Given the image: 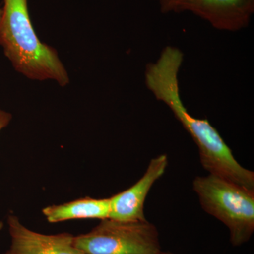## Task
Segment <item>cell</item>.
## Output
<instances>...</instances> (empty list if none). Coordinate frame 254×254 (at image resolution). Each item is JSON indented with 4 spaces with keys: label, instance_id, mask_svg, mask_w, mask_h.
<instances>
[{
    "label": "cell",
    "instance_id": "6da1fadb",
    "mask_svg": "<svg viewBox=\"0 0 254 254\" xmlns=\"http://www.w3.org/2000/svg\"><path fill=\"white\" fill-rule=\"evenodd\" d=\"M183 62L181 50L165 47L158 60L145 66V86L157 100L170 108L190 133L198 146L200 164L209 174L254 190V172L237 161L230 147L207 119L194 118L184 105L178 77Z\"/></svg>",
    "mask_w": 254,
    "mask_h": 254
},
{
    "label": "cell",
    "instance_id": "7a4b0ae2",
    "mask_svg": "<svg viewBox=\"0 0 254 254\" xmlns=\"http://www.w3.org/2000/svg\"><path fill=\"white\" fill-rule=\"evenodd\" d=\"M0 19V46L16 71L33 80L51 79L62 86L69 83L58 52L37 36L27 0H4Z\"/></svg>",
    "mask_w": 254,
    "mask_h": 254
},
{
    "label": "cell",
    "instance_id": "3957f363",
    "mask_svg": "<svg viewBox=\"0 0 254 254\" xmlns=\"http://www.w3.org/2000/svg\"><path fill=\"white\" fill-rule=\"evenodd\" d=\"M193 188L202 208L227 227L234 247L250 240L254 232V190L210 174L195 177Z\"/></svg>",
    "mask_w": 254,
    "mask_h": 254
},
{
    "label": "cell",
    "instance_id": "277c9868",
    "mask_svg": "<svg viewBox=\"0 0 254 254\" xmlns=\"http://www.w3.org/2000/svg\"><path fill=\"white\" fill-rule=\"evenodd\" d=\"M73 245L84 254H155L163 251L158 229L148 220L103 219L91 232L74 237Z\"/></svg>",
    "mask_w": 254,
    "mask_h": 254
},
{
    "label": "cell",
    "instance_id": "5b68a950",
    "mask_svg": "<svg viewBox=\"0 0 254 254\" xmlns=\"http://www.w3.org/2000/svg\"><path fill=\"white\" fill-rule=\"evenodd\" d=\"M168 165L167 155L152 159L144 175L136 184L110 198L109 218L121 222L146 221L144 205L147 195L165 174Z\"/></svg>",
    "mask_w": 254,
    "mask_h": 254
},
{
    "label": "cell",
    "instance_id": "8992f818",
    "mask_svg": "<svg viewBox=\"0 0 254 254\" xmlns=\"http://www.w3.org/2000/svg\"><path fill=\"white\" fill-rule=\"evenodd\" d=\"M190 11L215 29L235 32L250 25L254 0H187L180 12Z\"/></svg>",
    "mask_w": 254,
    "mask_h": 254
},
{
    "label": "cell",
    "instance_id": "52a82bcc",
    "mask_svg": "<svg viewBox=\"0 0 254 254\" xmlns=\"http://www.w3.org/2000/svg\"><path fill=\"white\" fill-rule=\"evenodd\" d=\"M11 244L6 254H84L73 245L71 234L46 235L28 230L17 217L8 218Z\"/></svg>",
    "mask_w": 254,
    "mask_h": 254
},
{
    "label": "cell",
    "instance_id": "ba28073f",
    "mask_svg": "<svg viewBox=\"0 0 254 254\" xmlns=\"http://www.w3.org/2000/svg\"><path fill=\"white\" fill-rule=\"evenodd\" d=\"M48 222H59L80 218H109L110 198H81L62 205H50L43 210Z\"/></svg>",
    "mask_w": 254,
    "mask_h": 254
},
{
    "label": "cell",
    "instance_id": "9c48e42d",
    "mask_svg": "<svg viewBox=\"0 0 254 254\" xmlns=\"http://www.w3.org/2000/svg\"><path fill=\"white\" fill-rule=\"evenodd\" d=\"M160 11L163 14L180 13V9L187 0H158Z\"/></svg>",
    "mask_w": 254,
    "mask_h": 254
},
{
    "label": "cell",
    "instance_id": "30bf717a",
    "mask_svg": "<svg viewBox=\"0 0 254 254\" xmlns=\"http://www.w3.org/2000/svg\"><path fill=\"white\" fill-rule=\"evenodd\" d=\"M11 120V114L0 110V131L9 125Z\"/></svg>",
    "mask_w": 254,
    "mask_h": 254
},
{
    "label": "cell",
    "instance_id": "8fae6325",
    "mask_svg": "<svg viewBox=\"0 0 254 254\" xmlns=\"http://www.w3.org/2000/svg\"><path fill=\"white\" fill-rule=\"evenodd\" d=\"M174 254L173 252H168V251H161V252H159L158 254Z\"/></svg>",
    "mask_w": 254,
    "mask_h": 254
},
{
    "label": "cell",
    "instance_id": "7c38bea8",
    "mask_svg": "<svg viewBox=\"0 0 254 254\" xmlns=\"http://www.w3.org/2000/svg\"><path fill=\"white\" fill-rule=\"evenodd\" d=\"M1 14H2V9H0V19H1Z\"/></svg>",
    "mask_w": 254,
    "mask_h": 254
}]
</instances>
